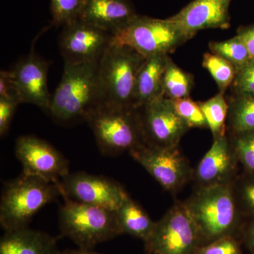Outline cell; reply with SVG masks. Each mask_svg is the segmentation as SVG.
Returning <instances> with one entry per match:
<instances>
[{"label": "cell", "instance_id": "cell-1", "mask_svg": "<svg viewBox=\"0 0 254 254\" xmlns=\"http://www.w3.org/2000/svg\"><path fill=\"white\" fill-rule=\"evenodd\" d=\"M98 64L65 63L61 81L52 95L48 111L52 118L61 123L86 120L103 104Z\"/></svg>", "mask_w": 254, "mask_h": 254}, {"label": "cell", "instance_id": "cell-2", "mask_svg": "<svg viewBox=\"0 0 254 254\" xmlns=\"http://www.w3.org/2000/svg\"><path fill=\"white\" fill-rule=\"evenodd\" d=\"M62 195L60 184L21 174L5 184L0 202V223L4 231L27 227L35 214Z\"/></svg>", "mask_w": 254, "mask_h": 254}, {"label": "cell", "instance_id": "cell-3", "mask_svg": "<svg viewBox=\"0 0 254 254\" xmlns=\"http://www.w3.org/2000/svg\"><path fill=\"white\" fill-rule=\"evenodd\" d=\"M201 240L228 236L237 226L238 210L230 183L199 187L185 202Z\"/></svg>", "mask_w": 254, "mask_h": 254}, {"label": "cell", "instance_id": "cell-4", "mask_svg": "<svg viewBox=\"0 0 254 254\" xmlns=\"http://www.w3.org/2000/svg\"><path fill=\"white\" fill-rule=\"evenodd\" d=\"M86 121L104 155L130 153L145 144L136 108L103 104L92 112Z\"/></svg>", "mask_w": 254, "mask_h": 254}, {"label": "cell", "instance_id": "cell-5", "mask_svg": "<svg viewBox=\"0 0 254 254\" xmlns=\"http://www.w3.org/2000/svg\"><path fill=\"white\" fill-rule=\"evenodd\" d=\"M145 60L129 47L108 48L98 64L103 104L133 108L136 78Z\"/></svg>", "mask_w": 254, "mask_h": 254}, {"label": "cell", "instance_id": "cell-6", "mask_svg": "<svg viewBox=\"0 0 254 254\" xmlns=\"http://www.w3.org/2000/svg\"><path fill=\"white\" fill-rule=\"evenodd\" d=\"M59 223L63 235L83 250L121 235L116 211L72 200L60 208Z\"/></svg>", "mask_w": 254, "mask_h": 254}, {"label": "cell", "instance_id": "cell-7", "mask_svg": "<svg viewBox=\"0 0 254 254\" xmlns=\"http://www.w3.org/2000/svg\"><path fill=\"white\" fill-rule=\"evenodd\" d=\"M181 32L169 18L158 19L138 15L113 35L112 46H127L144 58L168 55L186 43Z\"/></svg>", "mask_w": 254, "mask_h": 254}, {"label": "cell", "instance_id": "cell-8", "mask_svg": "<svg viewBox=\"0 0 254 254\" xmlns=\"http://www.w3.org/2000/svg\"><path fill=\"white\" fill-rule=\"evenodd\" d=\"M201 238L186 205L179 203L155 222L146 242L152 254H193Z\"/></svg>", "mask_w": 254, "mask_h": 254}, {"label": "cell", "instance_id": "cell-9", "mask_svg": "<svg viewBox=\"0 0 254 254\" xmlns=\"http://www.w3.org/2000/svg\"><path fill=\"white\" fill-rule=\"evenodd\" d=\"M64 200L117 211L128 196L123 187L106 177L83 172L69 173L60 182Z\"/></svg>", "mask_w": 254, "mask_h": 254}, {"label": "cell", "instance_id": "cell-10", "mask_svg": "<svg viewBox=\"0 0 254 254\" xmlns=\"http://www.w3.org/2000/svg\"><path fill=\"white\" fill-rule=\"evenodd\" d=\"M136 109L145 144L162 148L179 146L190 128L177 114L173 100L165 97Z\"/></svg>", "mask_w": 254, "mask_h": 254}, {"label": "cell", "instance_id": "cell-11", "mask_svg": "<svg viewBox=\"0 0 254 254\" xmlns=\"http://www.w3.org/2000/svg\"><path fill=\"white\" fill-rule=\"evenodd\" d=\"M130 154L168 191L180 190L190 176V165L179 146L162 148L145 143Z\"/></svg>", "mask_w": 254, "mask_h": 254}, {"label": "cell", "instance_id": "cell-12", "mask_svg": "<svg viewBox=\"0 0 254 254\" xmlns=\"http://www.w3.org/2000/svg\"><path fill=\"white\" fill-rule=\"evenodd\" d=\"M113 34L81 19L63 26L60 48L65 63L98 62L111 46Z\"/></svg>", "mask_w": 254, "mask_h": 254}, {"label": "cell", "instance_id": "cell-13", "mask_svg": "<svg viewBox=\"0 0 254 254\" xmlns=\"http://www.w3.org/2000/svg\"><path fill=\"white\" fill-rule=\"evenodd\" d=\"M14 148L23 174L60 184L70 173L68 160L44 140L33 136H19Z\"/></svg>", "mask_w": 254, "mask_h": 254}, {"label": "cell", "instance_id": "cell-14", "mask_svg": "<svg viewBox=\"0 0 254 254\" xmlns=\"http://www.w3.org/2000/svg\"><path fill=\"white\" fill-rule=\"evenodd\" d=\"M232 0H193L178 13L168 18L187 41L198 32L230 26Z\"/></svg>", "mask_w": 254, "mask_h": 254}, {"label": "cell", "instance_id": "cell-15", "mask_svg": "<svg viewBox=\"0 0 254 254\" xmlns=\"http://www.w3.org/2000/svg\"><path fill=\"white\" fill-rule=\"evenodd\" d=\"M48 68L46 60L32 52L10 71L20 103L36 105L48 113L52 98L48 86Z\"/></svg>", "mask_w": 254, "mask_h": 254}, {"label": "cell", "instance_id": "cell-16", "mask_svg": "<svg viewBox=\"0 0 254 254\" xmlns=\"http://www.w3.org/2000/svg\"><path fill=\"white\" fill-rule=\"evenodd\" d=\"M237 161L227 134L213 138V144L195 170V178L200 187L230 183Z\"/></svg>", "mask_w": 254, "mask_h": 254}, {"label": "cell", "instance_id": "cell-17", "mask_svg": "<svg viewBox=\"0 0 254 254\" xmlns=\"http://www.w3.org/2000/svg\"><path fill=\"white\" fill-rule=\"evenodd\" d=\"M138 15L130 0H85L79 19L113 35Z\"/></svg>", "mask_w": 254, "mask_h": 254}, {"label": "cell", "instance_id": "cell-18", "mask_svg": "<svg viewBox=\"0 0 254 254\" xmlns=\"http://www.w3.org/2000/svg\"><path fill=\"white\" fill-rule=\"evenodd\" d=\"M170 58L168 55L145 58L136 78L133 108H139L164 97V74Z\"/></svg>", "mask_w": 254, "mask_h": 254}, {"label": "cell", "instance_id": "cell-19", "mask_svg": "<svg viewBox=\"0 0 254 254\" xmlns=\"http://www.w3.org/2000/svg\"><path fill=\"white\" fill-rule=\"evenodd\" d=\"M0 254H60L56 240L28 227L5 231L0 241Z\"/></svg>", "mask_w": 254, "mask_h": 254}, {"label": "cell", "instance_id": "cell-20", "mask_svg": "<svg viewBox=\"0 0 254 254\" xmlns=\"http://www.w3.org/2000/svg\"><path fill=\"white\" fill-rule=\"evenodd\" d=\"M120 233L127 234L146 242L154 230L155 222L128 195L116 211Z\"/></svg>", "mask_w": 254, "mask_h": 254}, {"label": "cell", "instance_id": "cell-21", "mask_svg": "<svg viewBox=\"0 0 254 254\" xmlns=\"http://www.w3.org/2000/svg\"><path fill=\"white\" fill-rule=\"evenodd\" d=\"M228 102L229 134L254 131V95L232 94Z\"/></svg>", "mask_w": 254, "mask_h": 254}, {"label": "cell", "instance_id": "cell-22", "mask_svg": "<svg viewBox=\"0 0 254 254\" xmlns=\"http://www.w3.org/2000/svg\"><path fill=\"white\" fill-rule=\"evenodd\" d=\"M193 84V76L179 67L170 58L164 74V97L172 100L189 98Z\"/></svg>", "mask_w": 254, "mask_h": 254}, {"label": "cell", "instance_id": "cell-23", "mask_svg": "<svg viewBox=\"0 0 254 254\" xmlns=\"http://www.w3.org/2000/svg\"><path fill=\"white\" fill-rule=\"evenodd\" d=\"M206 120L208 128L213 138L227 134V121L229 105L225 93L219 92L213 98L204 102H198Z\"/></svg>", "mask_w": 254, "mask_h": 254}, {"label": "cell", "instance_id": "cell-24", "mask_svg": "<svg viewBox=\"0 0 254 254\" xmlns=\"http://www.w3.org/2000/svg\"><path fill=\"white\" fill-rule=\"evenodd\" d=\"M202 64L215 80L219 92L225 93L236 76V67L230 62L211 53L203 55Z\"/></svg>", "mask_w": 254, "mask_h": 254}, {"label": "cell", "instance_id": "cell-25", "mask_svg": "<svg viewBox=\"0 0 254 254\" xmlns=\"http://www.w3.org/2000/svg\"><path fill=\"white\" fill-rule=\"evenodd\" d=\"M208 46L211 53L230 62L237 70L251 62L247 47L237 35L227 41L210 42Z\"/></svg>", "mask_w": 254, "mask_h": 254}, {"label": "cell", "instance_id": "cell-26", "mask_svg": "<svg viewBox=\"0 0 254 254\" xmlns=\"http://www.w3.org/2000/svg\"><path fill=\"white\" fill-rule=\"evenodd\" d=\"M237 160L254 174V131L227 135Z\"/></svg>", "mask_w": 254, "mask_h": 254}, {"label": "cell", "instance_id": "cell-27", "mask_svg": "<svg viewBox=\"0 0 254 254\" xmlns=\"http://www.w3.org/2000/svg\"><path fill=\"white\" fill-rule=\"evenodd\" d=\"M85 0H51L53 22L56 26H65L81 17Z\"/></svg>", "mask_w": 254, "mask_h": 254}, {"label": "cell", "instance_id": "cell-28", "mask_svg": "<svg viewBox=\"0 0 254 254\" xmlns=\"http://www.w3.org/2000/svg\"><path fill=\"white\" fill-rule=\"evenodd\" d=\"M174 107L180 118L190 128H208L206 120L198 103L190 97L173 100Z\"/></svg>", "mask_w": 254, "mask_h": 254}, {"label": "cell", "instance_id": "cell-29", "mask_svg": "<svg viewBox=\"0 0 254 254\" xmlns=\"http://www.w3.org/2000/svg\"><path fill=\"white\" fill-rule=\"evenodd\" d=\"M230 88L232 94L254 95V61L237 70Z\"/></svg>", "mask_w": 254, "mask_h": 254}, {"label": "cell", "instance_id": "cell-30", "mask_svg": "<svg viewBox=\"0 0 254 254\" xmlns=\"http://www.w3.org/2000/svg\"><path fill=\"white\" fill-rule=\"evenodd\" d=\"M198 254H242V252L236 241L228 235L202 247Z\"/></svg>", "mask_w": 254, "mask_h": 254}, {"label": "cell", "instance_id": "cell-31", "mask_svg": "<svg viewBox=\"0 0 254 254\" xmlns=\"http://www.w3.org/2000/svg\"><path fill=\"white\" fill-rule=\"evenodd\" d=\"M20 104L16 100L0 98V136H4L9 130L13 117Z\"/></svg>", "mask_w": 254, "mask_h": 254}, {"label": "cell", "instance_id": "cell-32", "mask_svg": "<svg viewBox=\"0 0 254 254\" xmlns=\"http://www.w3.org/2000/svg\"><path fill=\"white\" fill-rule=\"evenodd\" d=\"M0 98L16 100L20 103L10 71L3 70L0 72Z\"/></svg>", "mask_w": 254, "mask_h": 254}, {"label": "cell", "instance_id": "cell-33", "mask_svg": "<svg viewBox=\"0 0 254 254\" xmlns=\"http://www.w3.org/2000/svg\"><path fill=\"white\" fill-rule=\"evenodd\" d=\"M240 193L241 198L246 208L254 215V179L243 184Z\"/></svg>", "mask_w": 254, "mask_h": 254}, {"label": "cell", "instance_id": "cell-34", "mask_svg": "<svg viewBox=\"0 0 254 254\" xmlns=\"http://www.w3.org/2000/svg\"><path fill=\"white\" fill-rule=\"evenodd\" d=\"M237 36L240 37L247 47L251 61H254V24L248 27L240 28Z\"/></svg>", "mask_w": 254, "mask_h": 254}, {"label": "cell", "instance_id": "cell-35", "mask_svg": "<svg viewBox=\"0 0 254 254\" xmlns=\"http://www.w3.org/2000/svg\"><path fill=\"white\" fill-rule=\"evenodd\" d=\"M247 241L252 254H254V223L249 227L247 232Z\"/></svg>", "mask_w": 254, "mask_h": 254}, {"label": "cell", "instance_id": "cell-36", "mask_svg": "<svg viewBox=\"0 0 254 254\" xmlns=\"http://www.w3.org/2000/svg\"><path fill=\"white\" fill-rule=\"evenodd\" d=\"M60 254H101L92 252L91 250H83L79 249L78 250H69L66 252H60Z\"/></svg>", "mask_w": 254, "mask_h": 254}]
</instances>
